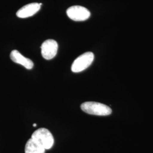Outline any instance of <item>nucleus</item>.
<instances>
[{
	"label": "nucleus",
	"mask_w": 153,
	"mask_h": 153,
	"mask_svg": "<svg viewBox=\"0 0 153 153\" xmlns=\"http://www.w3.org/2000/svg\"><path fill=\"white\" fill-rule=\"evenodd\" d=\"M42 4L31 3L23 6L16 12V16L21 18H26L35 15L40 9Z\"/></svg>",
	"instance_id": "6"
},
{
	"label": "nucleus",
	"mask_w": 153,
	"mask_h": 153,
	"mask_svg": "<svg viewBox=\"0 0 153 153\" xmlns=\"http://www.w3.org/2000/svg\"><path fill=\"white\" fill-rule=\"evenodd\" d=\"M33 126H36V124H33Z\"/></svg>",
	"instance_id": "9"
},
{
	"label": "nucleus",
	"mask_w": 153,
	"mask_h": 153,
	"mask_svg": "<svg viewBox=\"0 0 153 153\" xmlns=\"http://www.w3.org/2000/svg\"><path fill=\"white\" fill-rule=\"evenodd\" d=\"M58 44L53 39H48L42 44L41 52L43 57L45 60H51L57 55Z\"/></svg>",
	"instance_id": "5"
},
{
	"label": "nucleus",
	"mask_w": 153,
	"mask_h": 153,
	"mask_svg": "<svg viewBox=\"0 0 153 153\" xmlns=\"http://www.w3.org/2000/svg\"><path fill=\"white\" fill-rule=\"evenodd\" d=\"M10 59L15 63L20 64L27 69H31L33 66V61L23 56L17 50H13L10 53Z\"/></svg>",
	"instance_id": "7"
},
{
	"label": "nucleus",
	"mask_w": 153,
	"mask_h": 153,
	"mask_svg": "<svg viewBox=\"0 0 153 153\" xmlns=\"http://www.w3.org/2000/svg\"><path fill=\"white\" fill-rule=\"evenodd\" d=\"M25 153H45V149L32 138L28 140L25 146Z\"/></svg>",
	"instance_id": "8"
},
{
	"label": "nucleus",
	"mask_w": 153,
	"mask_h": 153,
	"mask_svg": "<svg viewBox=\"0 0 153 153\" xmlns=\"http://www.w3.org/2000/svg\"><path fill=\"white\" fill-rule=\"evenodd\" d=\"M94 59L93 52H88L77 57L72 64L71 71L79 73L86 69L91 65Z\"/></svg>",
	"instance_id": "3"
},
{
	"label": "nucleus",
	"mask_w": 153,
	"mask_h": 153,
	"mask_svg": "<svg viewBox=\"0 0 153 153\" xmlns=\"http://www.w3.org/2000/svg\"><path fill=\"white\" fill-rule=\"evenodd\" d=\"M82 111L90 115L108 116L112 113V109L105 104L95 102H87L81 105Z\"/></svg>",
	"instance_id": "1"
},
{
	"label": "nucleus",
	"mask_w": 153,
	"mask_h": 153,
	"mask_svg": "<svg viewBox=\"0 0 153 153\" xmlns=\"http://www.w3.org/2000/svg\"><path fill=\"white\" fill-rule=\"evenodd\" d=\"M68 17L74 21L81 22L88 19L90 16V12L86 7L81 6H73L66 11Z\"/></svg>",
	"instance_id": "4"
},
{
	"label": "nucleus",
	"mask_w": 153,
	"mask_h": 153,
	"mask_svg": "<svg viewBox=\"0 0 153 153\" xmlns=\"http://www.w3.org/2000/svg\"><path fill=\"white\" fill-rule=\"evenodd\" d=\"M31 138L38 142L45 150L52 148L54 144V138L49 130L42 128L34 131Z\"/></svg>",
	"instance_id": "2"
}]
</instances>
